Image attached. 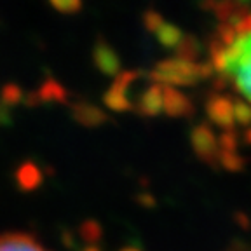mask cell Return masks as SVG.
<instances>
[{
    "label": "cell",
    "mask_w": 251,
    "mask_h": 251,
    "mask_svg": "<svg viewBox=\"0 0 251 251\" xmlns=\"http://www.w3.org/2000/svg\"><path fill=\"white\" fill-rule=\"evenodd\" d=\"M211 67L251 105V12L218 30L211 44Z\"/></svg>",
    "instance_id": "cell-1"
},
{
    "label": "cell",
    "mask_w": 251,
    "mask_h": 251,
    "mask_svg": "<svg viewBox=\"0 0 251 251\" xmlns=\"http://www.w3.org/2000/svg\"><path fill=\"white\" fill-rule=\"evenodd\" d=\"M213 67L209 63H192L180 58H168L159 61L150 72V78L161 86H194L211 77Z\"/></svg>",
    "instance_id": "cell-2"
},
{
    "label": "cell",
    "mask_w": 251,
    "mask_h": 251,
    "mask_svg": "<svg viewBox=\"0 0 251 251\" xmlns=\"http://www.w3.org/2000/svg\"><path fill=\"white\" fill-rule=\"evenodd\" d=\"M141 78H145V74L136 70H124L115 77L114 84L108 87V91L103 96V101L114 112H127L133 110L131 101V91L134 89Z\"/></svg>",
    "instance_id": "cell-3"
},
{
    "label": "cell",
    "mask_w": 251,
    "mask_h": 251,
    "mask_svg": "<svg viewBox=\"0 0 251 251\" xmlns=\"http://www.w3.org/2000/svg\"><path fill=\"white\" fill-rule=\"evenodd\" d=\"M190 143L201 161L209 166H218V138L208 124H199L190 131Z\"/></svg>",
    "instance_id": "cell-4"
},
{
    "label": "cell",
    "mask_w": 251,
    "mask_h": 251,
    "mask_svg": "<svg viewBox=\"0 0 251 251\" xmlns=\"http://www.w3.org/2000/svg\"><path fill=\"white\" fill-rule=\"evenodd\" d=\"M133 110L143 117H157L164 112V86L157 82L147 84V87L138 94L133 101Z\"/></svg>",
    "instance_id": "cell-5"
},
{
    "label": "cell",
    "mask_w": 251,
    "mask_h": 251,
    "mask_svg": "<svg viewBox=\"0 0 251 251\" xmlns=\"http://www.w3.org/2000/svg\"><path fill=\"white\" fill-rule=\"evenodd\" d=\"M206 114L213 126L225 131H234V100L224 94H215L206 101Z\"/></svg>",
    "instance_id": "cell-6"
},
{
    "label": "cell",
    "mask_w": 251,
    "mask_h": 251,
    "mask_svg": "<svg viewBox=\"0 0 251 251\" xmlns=\"http://www.w3.org/2000/svg\"><path fill=\"white\" fill-rule=\"evenodd\" d=\"M68 98V91L54 78H46L37 91L25 94V105L39 106L47 103H65Z\"/></svg>",
    "instance_id": "cell-7"
},
{
    "label": "cell",
    "mask_w": 251,
    "mask_h": 251,
    "mask_svg": "<svg viewBox=\"0 0 251 251\" xmlns=\"http://www.w3.org/2000/svg\"><path fill=\"white\" fill-rule=\"evenodd\" d=\"M93 61L96 68L108 77H117L121 74V58L106 40H96L93 49Z\"/></svg>",
    "instance_id": "cell-8"
},
{
    "label": "cell",
    "mask_w": 251,
    "mask_h": 251,
    "mask_svg": "<svg viewBox=\"0 0 251 251\" xmlns=\"http://www.w3.org/2000/svg\"><path fill=\"white\" fill-rule=\"evenodd\" d=\"M196 112L194 103L175 87L164 86V114L169 117H190Z\"/></svg>",
    "instance_id": "cell-9"
},
{
    "label": "cell",
    "mask_w": 251,
    "mask_h": 251,
    "mask_svg": "<svg viewBox=\"0 0 251 251\" xmlns=\"http://www.w3.org/2000/svg\"><path fill=\"white\" fill-rule=\"evenodd\" d=\"M70 114L75 122H78L80 126H86V127H98V126H103L108 121V115L101 108L87 101L74 103L70 106Z\"/></svg>",
    "instance_id": "cell-10"
},
{
    "label": "cell",
    "mask_w": 251,
    "mask_h": 251,
    "mask_svg": "<svg viewBox=\"0 0 251 251\" xmlns=\"http://www.w3.org/2000/svg\"><path fill=\"white\" fill-rule=\"evenodd\" d=\"M42 180H44L42 169L33 161L21 162L18 166V169H16L14 181L21 192H33L35 188H39L42 185Z\"/></svg>",
    "instance_id": "cell-11"
},
{
    "label": "cell",
    "mask_w": 251,
    "mask_h": 251,
    "mask_svg": "<svg viewBox=\"0 0 251 251\" xmlns=\"http://www.w3.org/2000/svg\"><path fill=\"white\" fill-rule=\"evenodd\" d=\"M0 251H47L31 235L12 232V234L0 235Z\"/></svg>",
    "instance_id": "cell-12"
},
{
    "label": "cell",
    "mask_w": 251,
    "mask_h": 251,
    "mask_svg": "<svg viewBox=\"0 0 251 251\" xmlns=\"http://www.w3.org/2000/svg\"><path fill=\"white\" fill-rule=\"evenodd\" d=\"M155 37L162 47L176 49V47L180 46L181 40H183L185 33L178 26H175V25H171V23H166L164 21V23L159 26V30L155 31Z\"/></svg>",
    "instance_id": "cell-13"
},
{
    "label": "cell",
    "mask_w": 251,
    "mask_h": 251,
    "mask_svg": "<svg viewBox=\"0 0 251 251\" xmlns=\"http://www.w3.org/2000/svg\"><path fill=\"white\" fill-rule=\"evenodd\" d=\"M175 51H176V58L196 63V59L199 58V42L194 37L185 35L183 40L180 42V46Z\"/></svg>",
    "instance_id": "cell-14"
},
{
    "label": "cell",
    "mask_w": 251,
    "mask_h": 251,
    "mask_svg": "<svg viewBox=\"0 0 251 251\" xmlns=\"http://www.w3.org/2000/svg\"><path fill=\"white\" fill-rule=\"evenodd\" d=\"M21 101H25V93L21 89V86L9 82L0 89V103H4L5 106L11 108L14 105H20Z\"/></svg>",
    "instance_id": "cell-15"
},
{
    "label": "cell",
    "mask_w": 251,
    "mask_h": 251,
    "mask_svg": "<svg viewBox=\"0 0 251 251\" xmlns=\"http://www.w3.org/2000/svg\"><path fill=\"white\" fill-rule=\"evenodd\" d=\"M78 234H80V239L86 241L89 246H94V244L101 239L103 228L96 220H86V222L80 225V228H78Z\"/></svg>",
    "instance_id": "cell-16"
},
{
    "label": "cell",
    "mask_w": 251,
    "mask_h": 251,
    "mask_svg": "<svg viewBox=\"0 0 251 251\" xmlns=\"http://www.w3.org/2000/svg\"><path fill=\"white\" fill-rule=\"evenodd\" d=\"M218 164L224 166V169H227V171L235 173V171H243L246 161H244V157L239 152H222L220 150Z\"/></svg>",
    "instance_id": "cell-17"
},
{
    "label": "cell",
    "mask_w": 251,
    "mask_h": 251,
    "mask_svg": "<svg viewBox=\"0 0 251 251\" xmlns=\"http://www.w3.org/2000/svg\"><path fill=\"white\" fill-rule=\"evenodd\" d=\"M234 122L243 127H251V105L244 100H234Z\"/></svg>",
    "instance_id": "cell-18"
},
{
    "label": "cell",
    "mask_w": 251,
    "mask_h": 251,
    "mask_svg": "<svg viewBox=\"0 0 251 251\" xmlns=\"http://www.w3.org/2000/svg\"><path fill=\"white\" fill-rule=\"evenodd\" d=\"M237 134L235 131H224V134L218 138V147L222 152H237Z\"/></svg>",
    "instance_id": "cell-19"
},
{
    "label": "cell",
    "mask_w": 251,
    "mask_h": 251,
    "mask_svg": "<svg viewBox=\"0 0 251 251\" xmlns=\"http://www.w3.org/2000/svg\"><path fill=\"white\" fill-rule=\"evenodd\" d=\"M51 5L61 14H74L82 9V4L78 0H52Z\"/></svg>",
    "instance_id": "cell-20"
},
{
    "label": "cell",
    "mask_w": 251,
    "mask_h": 251,
    "mask_svg": "<svg viewBox=\"0 0 251 251\" xmlns=\"http://www.w3.org/2000/svg\"><path fill=\"white\" fill-rule=\"evenodd\" d=\"M164 23V18H162L159 12L155 11H147L145 14H143V25H145V28L149 31H152V33H155L157 30H159V26Z\"/></svg>",
    "instance_id": "cell-21"
},
{
    "label": "cell",
    "mask_w": 251,
    "mask_h": 251,
    "mask_svg": "<svg viewBox=\"0 0 251 251\" xmlns=\"http://www.w3.org/2000/svg\"><path fill=\"white\" fill-rule=\"evenodd\" d=\"M12 124V112L9 106L0 103V126H11Z\"/></svg>",
    "instance_id": "cell-22"
},
{
    "label": "cell",
    "mask_w": 251,
    "mask_h": 251,
    "mask_svg": "<svg viewBox=\"0 0 251 251\" xmlns=\"http://www.w3.org/2000/svg\"><path fill=\"white\" fill-rule=\"evenodd\" d=\"M138 201H140V204H143L145 208L155 206V199H153V196H149V194H141V196L138 197Z\"/></svg>",
    "instance_id": "cell-23"
},
{
    "label": "cell",
    "mask_w": 251,
    "mask_h": 251,
    "mask_svg": "<svg viewBox=\"0 0 251 251\" xmlns=\"http://www.w3.org/2000/svg\"><path fill=\"white\" fill-rule=\"evenodd\" d=\"M235 220H237V222H239V225L243 228H250V218H248L246 215H244V213H237V215H235Z\"/></svg>",
    "instance_id": "cell-24"
},
{
    "label": "cell",
    "mask_w": 251,
    "mask_h": 251,
    "mask_svg": "<svg viewBox=\"0 0 251 251\" xmlns=\"http://www.w3.org/2000/svg\"><path fill=\"white\" fill-rule=\"evenodd\" d=\"M244 140H246V143H250L251 145V127H248L246 133H244Z\"/></svg>",
    "instance_id": "cell-25"
},
{
    "label": "cell",
    "mask_w": 251,
    "mask_h": 251,
    "mask_svg": "<svg viewBox=\"0 0 251 251\" xmlns=\"http://www.w3.org/2000/svg\"><path fill=\"white\" fill-rule=\"evenodd\" d=\"M121 251H141L140 248H136V246H126V248H122Z\"/></svg>",
    "instance_id": "cell-26"
},
{
    "label": "cell",
    "mask_w": 251,
    "mask_h": 251,
    "mask_svg": "<svg viewBox=\"0 0 251 251\" xmlns=\"http://www.w3.org/2000/svg\"><path fill=\"white\" fill-rule=\"evenodd\" d=\"M82 251H100V250H98V248H96V246H86Z\"/></svg>",
    "instance_id": "cell-27"
}]
</instances>
